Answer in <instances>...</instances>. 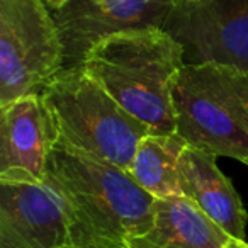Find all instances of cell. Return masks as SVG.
Segmentation results:
<instances>
[{
	"label": "cell",
	"instance_id": "3957f363",
	"mask_svg": "<svg viewBox=\"0 0 248 248\" xmlns=\"http://www.w3.org/2000/svg\"><path fill=\"white\" fill-rule=\"evenodd\" d=\"M60 145L128 172L152 129L119 106L82 66L65 68L39 93Z\"/></svg>",
	"mask_w": 248,
	"mask_h": 248
},
{
	"label": "cell",
	"instance_id": "277c9868",
	"mask_svg": "<svg viewBox=\"0 0 248 248\" xmlns=\"http://www.w3.org/2000/svg\"><path fill=\"white\" fill-rule=\"evenodd\" d=\"M177 135L214 156L248 163V72L216 63L186 65L172 90Z\"/></svg>",
	"mask_w": 248,
	"mask_h": 248
},
{
	"label": "cell",
	"instance_id": "7a4b0ae2",
	"mask_svg": "<svg viewBox=\"0 0 248 248\" xmlns=\"http://www.w3.org/2000/svg\"><path fill=\"white\" fill-rule=\"evenodd\" d=\"M184 53L182 43L163 28L131 29L97 43L82 68L153 135H173L172 90L186 66Z\"/></svg>",
	"mask_w": 248,
	"mask_h": 248
},
{
	"label": "cell",
	"instance_id": "30bf717a",
	"mask_svg": "<svg viewBox=\"0 0 248 248\" xmlns=\"http://www.w3.org/2000/svg\"><path fill=\"white\" fill-rule=\"evenodd\" d=\"M182 196L201 207L233 240L247 241L248 214L231 180L219 170L216 156L192 146L179 162Z\"/></svg>",
	"mask_w": 248,
	"mask_h": 248
},
{
	"label": "cell",
	"instance_id": "7c38bea8",
	"mask_svg": "<svg viewBox=\"0 0 248 248\" xmlns=\"http://www.w3.org/2000/svg\"><path fill=\"white\" fill-rule=\"evenodd\" d=\"M187 146L177 133L148 135L140 143L128 173L155 199L182 196L179 162Z\"/></svg>",
	"mask_w": 248,
	"mask_h": 248
},
{
	"label": "cell",
	"instance_id": "8fae6325",
	"mask_svg": "<svg viewBox=\"0 0 248 248\" xmlns=\"http://www.w3.org/2000/svg\"><path fill=\"white\" fill-rule=\"evenodd\" d=\"M233 238L186 196L156 199L153 223L124 248H226Z\"/></svg>",
	"mask_w": 248,
	"mask_h": 248
},
{
	"label": "cell",
	"instance_id": "5bb4252c",
	"mask_svg": "<svg viewBox=\"0 0 248 248\" xmlns=\"http://www.w3.org/2000/svg\"><path fill=\"white\" fill-rule=\"evenodd\" d=\"M226 248H248V241H240V240H231L226 245Z\"/></svg>",
	"mask_w": 248,
	"mask_h": 248
},
{
	"label": "cell",
	"instance_id": "9a60e30c",
	"mask_svg": "<svg viewBox=\"0 0 248 248\" xmlns=\"http://www.w3.org/2000/svg\"><path fill=\"white\" fill-rule=\"evenodd\" d=\"M247 165H248V163H247Z\"/></svg>",
	"mask_w": 248,
	"mask_h": 248
},
{
	"label": "cell",
	"instance_id": "52a82bcc",
	"mask_svg": "<svg viewBox=\"0 0 248 248\" xmlns=\"http://www.w3.org/2000/svg\"><path fill=\"white\" fill-rule=\"evenodd\" d=\"M175 0H72L53 17L65 48V68L82 66L89 51L117 32L163 28ZM63 68V70H65Z\"/></svg>",
	"mask_w": 248,
	"mask_h": 248
},
{
	"label": "cell",
	"instance_id": "8992f818",
	"mask_svg": "<svg viewBox=\"0 0 248 248\" xmlns=\"http://www.w3.org/2000/svg\"><path fill=\"white\" fill-rule=\"evenodd\" d=\"M163 29L201 63L248 72V0H175Z\"/></svg>",
	"mask_w": 248,
	"mask_h": 248
},
{
	"label": "cell",
	"instance_id": "6da1fadb",
	"mask_svg": "<svg viewBox=\"0 0 248 248\" xmlns=\"http://www.w3.org/2000/svg\"><path fill=\"white\" fill-rule=\"evenodd\" d=\"M45 182L65 204L73 248H124L153 223L156 199L126 170L60 143Z\"/></svg>",
	"mask_w": 248,
	"mask_h": 248
},
{
	"label": "cell",
	"instance_id": "9c48e42d",
	"mask_svg": "<svg viewBox=\"0 0 248 248\" xmlns=\"http://www.w3.org/2000/svg\"><path fill=\"white\" fill-rule=\"evenodd\" d=\"M56 141L39 93L0 107V182L43 184Z\"/></svg>",
	"mask_w": 248,
	"mask_h": 248
},
{
	"label": "cell",
	"instance_id": "4fadbf2b",
	"mask_svg": "<svg viewBox=\"0 0 248 248\" xmlns=\"http://www.w3.org/2000/svg\"><path fill=\"white\" fill-rule=\"evenodd\" d=\"M68 2H72V0H46L48 7H51L53 11H60V9L65 7Z\"/></svg>",
	"mask_w": 248,
	"mask_h": 248
},
{
	"label": "cell",
	"instance_id": "5b68a950",
	"mask_svg": "<svg viewBox=\"0 0 248 248\" xmlns=\"http://www.w3.org/2000/svg\"><path fill=\"white\" fill-rule=\"evenodd\" d=\"M65 68V48L45 0H0V107L43 89Z\"/></svg>",
	"mask_w": 248,
	"mask_h": 248
},
{
	"label": "cell",
	"instance_id": "ba28073f",
	"mask_svg": "<svg viewBox=\"0 0 248 248\" xmlns=\"http://www.w3.org/2000/svg\"><path fill=\"white\" fill-rule=\"evenodd\" d=\"M0 248H73L68 214L53 187L0 182Z\"/></svg>",
	"mask_w": 248,
	"mask_h": 248
}]
</instances>
